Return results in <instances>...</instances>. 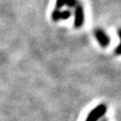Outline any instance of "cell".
Returning a JSON list of instances; mask_svg holds the SVG:
<instances>
[{"label": "cell", "instance_id": "7a4b0ae2", "mask_svg": "<svg viewBox=\"0 0 121 121\" xmlns=\"http://www.w3.org/2000/svg\"><path fill=\"white\" fill-rule=\"evenodd\" d=\"M84 22V10L80 3L74 7V22L73 25L75 28H81Z\"/></svg>", "mask_w": 121, "mask_h": 121}, {"label": "cell", "instance_id": "52a82bcc", "mask_svg": "<svg viewBox=\"0 0 121 121\" xmlns=\"http://www.w3.org/2000/svg\"><path fill=\"white\" fill-rule=\"evenodd\" d=\"M65 5V0H56V9H60Z\"/></svg>", "mask_w": 121, "mask_h": 121}, {"label": "cell", "instance_id": "5b68a950", "mask_svg": "<svg viewBox=\"0 0 121 121\" xmlns=\"http://www.w3.org/2000/svg\"><path fill=\"white\" fill-rule=\"evenodd\" d=\"M78 4V0H65V5L71 8H74Z\"/></svg>", "mask_w": 121, "mask_h": 121}, {"label": "cell", "instance_id": "8992f818", "mask_svg": "<svg viewBox=\"0 0 121 121\" xmlns=\"http://www.w3.org/2000/svg\"><path fill=\"white\" fill-rule=\"evenodd\" d=\"M117 35H118V37H119V39H120V44L116 48L115 52H116L117 55H121V28L118 29V30H117Z\"/></svg>", "mask_w": 121, "mask_h": 121}, {"label": "cell", "instance_id": "3957f363", "mask_svg": "<svg viewBox=\"0 0 121 121\" xmlns=\"http://www.w3.org/2000/svg\"><path fill=\"white\" fill-rule=\"evenodd\" d=\"M94 36H95L96 39L98 40V42L101 47L105 48V47H108L109 45L110 39L108 38V34L102 29H100V28L96 29L94 30Z\"/></svg>", "mask_w": 121, "mask_h": 121}, {"label": "cell", "instance_id": "6da1fadb", "mask_svg": "<svg viewBox=\"0 0 121 121\" xmlns=\"http://www.w3.org/2000/svg\"><path fill=\"white\" fill-rule=\"evenodd\" d=\"M106 111L107 106L105 104H99L88 114V117L85 121H98L100 117L105 115Z\"/></svg>", "mask_w": 121, "mask_h": 121}, {"label": "cell", "instance_id": "277c9868", "mask_svg": "<svg viewBox=\"0 0 121 121\" xmlns=\"http://www.w3.org/2000/svg\"><path fill=\"white\" fill-rule=\"evenodd\" d=\"M72 15V13L69 10L60 11L59 9H55L51 13V19L54 22H57L59 20H65L68 19Z\"/></svg>", "mask_w": 121, "mask_h": 121}]
</instances>
